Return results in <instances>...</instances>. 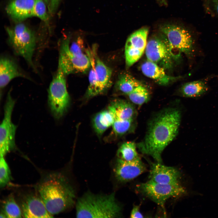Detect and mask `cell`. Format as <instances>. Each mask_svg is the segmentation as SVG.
<instances>
[{
	"mask_svg": "<svg viewBox=\"0 0 218 218\" xmlns=\"http://www.w3.org/2000/svg\"><path fill=\"white\" fill-rule=\"evenodd\" d=\"M145 53L147 60L165 70L172 68L174 60H178L180 57L179 52L161 37H154L147 42Z\"/></svg>",
	"mask_w": 218,
	"mask_h": 218,
	"instance_id": "8992f818",
	"label": "cell"
},
{
	"mask_svg": "<svg viewBox=\"0 0 218 218\" xmlns=\"http://www.w3.org/2000/svg\"><path fill=\"white\" fill-rule=\"evenodd\" d=\"M108 110L113 114L115 119L134 120L137 114L133 105L123 99H118L113 100L109 105Z\"/></svg>",
	"mask_w": 218,
	"mask_h": 218,
	"instance_id": "d6986e66",
	"label": "cell"
},
{
	"mask_svg": "<svg viewBox=\"0 0 218 218\" xmlns=\"http://www.w3.org/2000/svg\"><path fill=\"white\" fill-rule=\"evenodd\" d=\"M22 216L25 218H51L53 215L48 211L41 197L30 194L24 197L21 201Z\"/></svg>",
	"mask_w": 218,
	"mask_h": 218,
	"instance_id": "5bb4252c",
	"label": "cell"
},
{
	"mask_svg": "<svg viewBox=\"0 0 218 218\" xmlns=\"http://www.w3.org/2000/svg\"><path fill=\"white\" fill-rule=\"evenodd\" d=\"M127 95L132 103L139 107L146 103L150 98L147 89L142 84L137 87Z\"/></svg>",
	"mask_w": 218,
	"mask_h": 218,
	"instance_id": "d4e9b609",
	"label": "cell"
},
{
	"mask_svg": "<svg viewBox=\"0 0 218 218\" xmlns=\"http://www.w3.org/2000/svg\"><path fill=\"white\" fill-rule=\"evenodd\" d=\"M148 32L147 28H143L133 32L127 39L124 49L127 67L137 62L145 51Z\"/></svg>",
	"mask_w": 218,
	"mask_h": 218,
	"instance_id": "8fae6325",
	"label": "cell"
},
{
	"mask_svg": "<svg viewBox=\"0 0 218 218\" xmlns=\"http://www.w3.org/2000/svg\"><path fill=\"white\" fill-rule=\"evenodd\" d=\"M114 193L108 195L85 194L76 205L77 218H116L121 215V209Z\"/></svg>",
	"mask_w": 218,
	"mask_h": 218,
	"instance_id": "3957f363",
	"label": "cell"
},
{
	"mask_svg": "<svg viewBox=\"0 0 218 218\" xmlns=\"http://www.w3.org/2000/svg\"><path fill=\"white\" fill-rule=\"evenodd\" d=\"M181 176L176 168L156 162L151 163L149 175V180L165 184H181Z\"/></svg>",
	"mask_w": 218,
	"mask_h": 218,
	"instance_id": "4fadbf2b",
	"label": "cell"
},
{
	"mask_svg": "<svg viewBox=\"0 0 218 218\" xmlns=\"http://www.w3.org/2000/svg\"><path fill=\"white\" fill-rule=\"evenodd\" d=\"M0 218H21V209L16 203L12 194L2 201Z\"/></svg>",
	"mask_w": 218,
	"mask_h": 218,
	"instance_id": "44dd1931",
	"label": "cell"
},
{
	"mask_svg": "<svg viewBox=\"0 0 218 218\" xmlns=\"http://www.w3.org/2000/svg\"><path fill=\"white\" fill-rule=\"evenodd\" d=\"M180 120L179 109L168 108L163 110L150 122L144 140L137 147L142 153L162 164V153L177 135Z\"/></svg>",
	"mask_w": 218,
	"mask_h": 218,
	"instance_id": "6da1fadb",
	"label": "cell"
},
{
	"mask_svg": "<svg viewBox=\"0 0 218 218\" xmlns=\"http://www.w3.org/2000/svg\"><path fill=\"white\" fill-rule=\"evenodd\" d=\"M160 31L161 37L173 47L189 58L193 57V41L187 30L177 25H166L160 28Z\"/></svg>",
	"mask_w": 218,
	"mask_h": 218,
	"instance_id": "9c48e42d",
	"label": "cell"
},
{
	"mask_svg": "<svg viewBox=\"0 0 218 218\" xmlns=\"http://www.w3.org/2000/svg\"><path fill=\"white\" fill-rule=\"evenodd\" d=\"M45 3L48 5V6L49 4L50 0H43Z\"/></svg>",
	"mask_w": 218,
	"mask_h": 218,
	"instance_id": "836d02e7",
	"label": "cell"
},
{
	"mask_svg": "<svg viewBox=\"0 0 218 218\" xmlns=\"http://www.w3.org/2000/svg\"><path fill=\"white\" fill-rule=\"evenodd\" d=\"M33 15L34 16L37 17L43 21L46 22L48 20L46 5L43 0H35Z\"/></svg>",
	"mask_w": 218,
	"mask_h": 218,
	"instance_id": "f1b7e54d",
	"label": "cell"
},
{
	"mask_svg": "<svg viewBox=\"0 0 218 218\" xmlns=\"http://www.w3.org/2000/svg\"><path fill=\"white\" fill-rule=\"evenodd\" d=\"M69 49L73 54L79 58H82L87 55L83 41L80 37H78L71 45L70 44Z\"/></svg>",
	"mask_w": 218,
	"mask_h": 218,
	"instance_id": "f546056e",
	"label": "cell"
},
{
	"mask_svg": "<svg viewBox=\"0 0 218 218\" xmlns=\"http://www.w3.org/2000/svg\"><path fill=\"white\" fill-rule=\"evenodd\" d=\"M61 0H50L48 6L50 13L51 14H54L57 11Z\"/></svg>",
	"mask_w": 218,
	"mask_h": 218,
	"instance_id": "4dcf8cb0",
	"label": "cell"
},
{
	"mask_svg": "<svg viewBox=\"0 0 218 218\" xmlns=\"http://www.w3.org/2000/svg\"><path fill=\"white\" fill-rule=\"evenodd\" d=\"M35 0H11L7 5L6 12L15 21L20 22L34 16Z\"/></svg>",
	"mask_w": 218,
	"mask_h": 218,
	"instance_id": "2e32d148",
	"label": "cell"
},
{
	"mask_svg": "<svg viewBox=\"0 0 218 218\" xmlns=\"http://www.w3.org/2000/svg\"><path fill=\"white\" fill-rule=\"evenodd\" d=\"M137 147L136 144L133 141L124 143L117 150V155L118 158L128 161L141 159L137 151Z\"/></svg>",
	"mask_w": 218,
	"mask_h": 218,
	"instance_id": "cb8c5ba5",
	"label": "cell"
},
{
	"mask_svg": "<svg viewBox=\"0 0 218 218\" xmlns=\"http://www.w3.org/2000/svg\"><path fill=\"white\" fill-rule=\"evenodd\" d=\"M6 30L9 43L15 54L24 58L36 71L33 58L36 50L37 41L34 32L21 23L12 28L7 27Z\"/></svg>",
	"mask_w": 218,
	"mask_h": 218,
	"instance_id": "277c9868",
	"label": "cell"
},
{
	"mask_svg": "<svg viewBox=\"0 0 218 218\" xmlns=\"http://www.w3.org/2000/svg\"><path fill=\"white\" fill-rule=\"evenodd\" d=\"M38 189L46 209L52 215L65 210L74 203V192L60 174L49 175L39 184Z\"/></svg>",
	"mask_w": 218,
	"mask_h": 218,
	"instance_id": "7a4b0ae2",
	"label": "cell"
},
{
	"mask_svg": "<svg viewBox=\"0 0 218 218\" xmlns=\"http://www.w3.org/2000/svg\"><path fill=\"white\" fill-rule=\"evenodd\" d=\"M208 88L206 82L197 80L186 83L182 85L180 91L183 97H200L205 93Z\"/></svg>",
	"mask_w": 218,
	"mask_h": 218,
	"instance_id": "ffe728a7",
	"label": "cell"
},
{
	"mask_svg": "<svg viewBox=\"0 0 218 218\" xmlns=\"http://www.w3.org/2000/svg\"><path fill=\"white\" fill-rule=\"evenodd\" d=\"M141 84L133 76L128 73H124L119 75L116 87L120 92L127 95L137 87Z\"/></svg>",
	"mask_w": 218,
	"mask_h": 218,
	"instance_id": "603a6c76",
	"label": "cell"
},
{
	"mask_svg": "<svg viewBox=\"0 0 218 218\" xmlns=\"http://www.w3.org/2000/svg\"><path fill=\"white\" fill-rule=\"evenodd\" d=\"M130 217L133 218H143V215L140 210V206H134L131 212Z\"/></svg>",
	"mask_w": 218,
	"mask_h": 218,
	"instance_id": "1f68e13d",
	"label": "cell"
},
{
	"mask_svg": "<svg viewBox=\"0 0 218 218\" xmlns=\"http://www.w3.org/2000/svg\"><path fill=\"white\" fill-rule=\"evenodd\" d=\"M15 101L8 92L4 108V117L0 127V156H4L16 147L15 136L17 126L12 122L11 116Z\"/></svg>",
	"mask_w": 218,
	"mask_h": 218,
	"instance_id": "ba28073f",
	"label": "cell"
},
{
	"mask_svg": "<svg viewBox=\"0 0 218 218\" xmlns=\"http://www.w3.org/2000/svg\"><path fill=\"white\" fill-rule=\"evenodd\" d=\"M91 49L95 71L101 94L109 86L112 71L99 58L97 53V46L94 45Z\"/></svg>",
	"mask_w": 218,
	"mask_h": 218,
	"instance_id": "ac0fdd59",
	"label": "cell"
},
{
	"mask_svg": "<svg viewBox=\"0 0 218 218\" xmlns=\"http://www.w3.org/2000/svg\"><path fill=\"white\" fill-rule=\"evenodd\" d=\"M114 121L113 114L108 109L96 114L93 118V122L96 126L106 130L113 125Z\"/></svg>",
	"mask_w": 218,
	"mask_h": 218,
	"instance_id": "484cf974",
	"label": "cell"
},
{
	"mask_svg": "<svg viewBox=\"0 0 218 218\" xmlns=\"http://www.w3.org/2000/svg\"><path fill=\"white\" fill-rule=\"evenodd\" d=\"M86 53L91 63L89 74V84L86 94L87 98H90L101 94L95 71L94 61L91 48L86 49Z\"/></svg>",
	"mask_w": 218,
	"mask_h": 218,
	"instance_id": "7402d4cb",
	"label": "cell"
},
{
	"mask_svg": "<svg viewBox=\"0 0 218 218\" xmlns=\"http://www.w3.org/2000/svg\"><path fill=\"white\" fill-rule=\"evenodd\" d=\"M70 36L63 38L60 46L58 66L67 75L76 72H85L90 68L87 54L82 58L72 54L69 49Z\"/></svg>",
	"mask_w": 218,
	"mask_h": 218,
	"instance_id": "30bf717a",
	"label": "cell"
},
{
	"mask_svg": "<svg viewBox=\"0 0 218 218\" xmlns=\"http://www.w3.org/2000/svg\"><path fill=\"white\" fill-rule=\"evenodd\" d=\"M146 170L145 165L141 159L128 161L118 158L114 172L116 179L119 181L126 182L135 178Z\"/></svg>",
	"mask_w": 218,
	"mask_h": 218,
	"instance_id": "7c38bea8",
	"label": "cell"
},
{
	"mask_svg": "<svg viewBox=\"0 0 218 218\" xmlns=\"http://www.w3.org/2000/svg\"><path fill=\"white\" fill-rule=\"evenodd\" d=\"M140 68L144 75L162 85H167L171 81L182 78L168 75L164 68L147 60L142 64Z\"/></svg>",
	"mask_w": 218,
	"mask_h": 218,
	"instance_id": "e0dca14e",
	"label": "cell"
},
{
	"mask_svg": "<svg viewBox=\"0 0 218 218\" xmlns=\"http://www.w3.org/2000/svg\"><path fill=\"white\" fill-rule=\"evenodd\" d=\"M214 8L218 15V0H213Z\"/></svg>",
	"mask_w": 218,
	"mask_h": 218,
	"instance_id": "d6a6232c",
	"label": "cell"
},
{
	"mask_svg": "<svg viewBox=\"0 0 218 218\" xmlns=\"http://www.w3.org/2000/svg\"><path fill=\"white\" fill-rule=\"evenodd\" d=\"M22 78L31 79L20 68L12 58L6 56H1L0 59V88L3 90L14 78Z\"/></svg>",
	"mask_w": 218,
	"mask_h": 218,
	"instance_id": "9a60e30c",
	"label": "cell"
},
{
	"mask_svg": "<svg viewBox=\"0 0 218 218\" xmlns=\"http://www.w3.org/2000/svg\"><path fill=\"white\" fill-rule=\"evenodd\" d=\"M12 179L11 173L8 166L4 157L0 159V187L5 186Z\"/></svg>",
	"mask_w": 218,
	"mask_h": 218,
	"instance_id": "83f0119b",
	"label": "cell"
},
{
	"mask_svg": "<svg viewBox=\"0 0 218 218\" xmlns=\"http://www.w3.org/2000/svg\"><path fill=\"white\" fill-rule=\"evenodd\" d=\"M134 120L115 119L112 125L113 133L116 136H119L131 131L134 126Z\"/></svg>",
	"mask_w": 218,
	"mask_h": 218,
	"instance_id": "4316f807",
	"label": "cell"
},
{
	"mask_svg": "<svg viewBox=\"0 0 218 218\" xmlns=\"http://www.w3.org/2000/svg\"><path fill=\"white\" fill-rule=\"evenodd\" d=\"M137 187L141 193L162 207L169 198L180 197L186 193L181 184H162L150 180L139 184Z\"/></svg>",
	"mask_w": 218,
	"mask_h": 218,
	"instance_id": "52a82bcc",
	"label": "cell"
},
{
	"mask_svg": "<svg viewBox=\"0 0 218 218\" xmlns=\"http://www.w3.org/2000/svg\"><path fill=\"white\" fill-rule=\"evenodd\" d=\"M66 75L58 66L48 89V102L56 119L61 117L69 106L70 98L66 87Z\"/></svg>",
	"mask_w": 218,
	"mask_h": 218,
	"instance_id": "5b68a950",
	"label": "cell"
}]
</instances>
